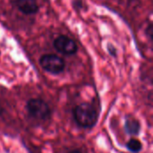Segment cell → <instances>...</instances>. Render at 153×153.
Segmentation results:
<instances>
[{
	"label": "cell",
	"instance_id": "obj_1",
	"mask_svg": "<svg viewBox=\"0 0 153 153\" xmlns=\"http://www.w3.org/2000/svg\"><path fill=\"white\" fill-rule=\"evenodd\" d=\"M73 118L75 124L83 129L93 128L99 120V111L89 102H82L73 108Z\"/></svg>",
	"mask_w": 153,
	"mask_h": 153
},
{
	"label": "cell",
	"instance_id": "obj_2",
	"mask_svg": "<svg viewBox=\"0 0 153 153\" xmlns=\"http://www.w3.org/2000/svg\"><path fill=\"white\" fill-rule=\"evenodd\" d=\"M26 110L31 118L39 121H46L49 119L52 115L51 108L48 102L39 98L30 99L26 102Z\"/></svg>",
	"mask_w": 153,
	"mask_h": 153
},
{
	"label": "cell",
	"instance_id": "obj_3",
	"mask_svg": "<svg viewBox=\"0 0 153 153\" xmlns=\"http://www.w3.org/2000/svg\"><path fill=\"white\" fill-rule=\"evenodd\" d=\"M39 65L41 68L53 75H58L62 74L65 69V60L55 55V54H46L40 56Z\"/></svg>",
	"mask_w": 153,
	"mask_h": 153
},
{
	"label": "cell",
	"instance_id": "obj_4",
	"mask_svg": "<svg viewBox=\"0 0 153 153\" xmlns=\"http://www.w3.org/2000/svg\"><path fill=\"white\" fill-rule=\"evenodd\" d=\"M55 49L65 56L75 55L78 51L77 43L70 37L66 35H59L53 41Z\"/></svg>",
	"mask_w": 153,
	"mask_h": 153
},
{
	"label": "cell",
	"instance_id": "obj_5",
	"mask_svg": "<svg viewBox=\"0 0 153 153\" xmlns=\"http://www.w3.org/2000/svg\"><path fill=\"white\" fill-rule=\"evenodd\" d=\"M124 129L126 134H128L129 136L134 137V136H138L141 134L142 125H141V122L136 117H134V116L128 115L125 117Z\"/></svg>",
	"mask_w": 153,
	"mask_h": 153
},
{
	"label": "cell",
	"instance_id": "obj_6",
	"mask_svg": "<svg viewBox=\"0 0 153 153\" xmlns=\"http://www.w3.org/2000/svg\"><path fill=\"white\" fill-rule=\"evenodd\" d=\"M13 4L21 13L26 15L35 14L39 10L37 0H14Z\"/></svg>",
	"mask_w": 153,
	"mask_h": 153
},
{
	"label": "cell",
	"instance_id": "obj_7",
	"mask_svg": "<svg viewBox=\"0 0 153 153\" xmlns=\"http://www.w3.org/2000/svg\"><path fill=\"white\" fill-rule=\"evenodd\" d=\"M126 147L131 153H139L143 150V143L139 139L135 137H132L126 143Z\"/></svg>",
	"mask_w": 153,
	"mask_h": 153
},
{
	"label": "cell",
	"instance_id": "obj_8",
	"mask_svg": "<svg viewBox=\"0 0 153 153\" xmlns=\"http://www.w3.org/2000/svg\"><path fill=\"white\" fill-rule=\"evenodd\" d=\"M108 53L111 56H117V49H116V48L113 45H111V44H108Z\"/></svg>",
	"mask_w": 153,
	"mask_h": 153
},
{
	"label": "cell",
	"instance_id": "obj_9",
	"mask_svg": "<svg viewBox=\"0 0 153 153\" xmlns=\"http://www.w3.org/2000/svg\"><path fill=\"white\" fill-rule=\"evenodd\" d=\"M67 153H82V152L79 149H75V150H72V151L68 152Z\"/></svg>",
	"mask_w": 153,
	"mask_h": 153
}]
</instances>
